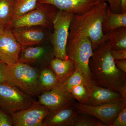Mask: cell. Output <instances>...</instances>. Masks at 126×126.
<instances>
[{
    "label": "cell",
    "mask_w": 126,
    "mask_h": 126,
    "mask_svg": "<svg viewBox=\"0 0 126 126\" xmlns=\"http://www.w3.org/2000/svg\"><path fill=\"white\" fill-rule=\"evenodd\" d=\"M89 95L86 104L91 106L117 102L124 100L119 93L98 85L94 82L89 84Z\"/></svg>",
    "instance_id": "5bb4252c"
},
{
    "label": "cell",
    "mask_w": 126,
    "mask_h": 126,
    "mask_svg": "<svg viewBox=\"0 0 126 126\" xmlns=\"http://www.w3.org/2000/svg\"><path fill=\"white\" fill-rule=\"evenodd\" d=\"M110 53L114 60L126 59V50L111 49Z\"/></svg>",
    "instance_id": "83f0119b"
},
{
    "label": "cell",
    "mask_w": 126,
    "mask_h": 126,
    "mask_svg": "<svg viewBox=\"0 0 126 126\" xmlns=\"http://www.w3.org/2000/svg\"><path fill=\"white\" fill-rule=\"evenodd\" d=\"M40 70L27 64L18 63L6 64L4 73L9 83L34 97L42 93L39 86Z\"/></svg>",
    "instance_id": "3957f363"
},
{
    "label": "cell",
    "mask_w": 126,
    "mask_h": 126,
    "mask_svg": "<svg viewBox=\"0 0 126 126\" xmlns=\"http://www.w3.org/2000/svg\"><path fill=\"white\" fill-rule=\"evenodd\" d=\"M108 5L101 0L89 10L74 15L70 23L68 38L85 36L89 39L93 50L108 40V34L103 32L102 25Z\"/></svg>",
    "instance_id": "7a4b0ae2"
},
{
    "label": "cell",
    "mask_w": 126,
    "mask_h": 126,
    "mask_svg": "<svg viewBox=\"0 0 126 126\" xmlns=\"http://www.w3.org/2000/svg\"><path fill=\"white\" fill-rule=\"evenodd\" d=\"M93 52L92 44L87 37L78 36L68 39L67 55L74 62L76 68L82 73L88 84L93 82L89 66Z\"/></svg>",
    "instance_id": "277c9868"
},
{
    "label": "cell",
    "mask_w": 126,
    "mask_h": 126,
    "mask_svg": "<svg viewBox=\"0 0 126 126\" xmlns=\"http://www.w3.org/2000/svg\"><path fill=\"white\" fill-rule=\"evenodd\" d=\"M15 0H0V24L11 29Z\"/></svg>",
    "instance_id": "44dd1931"
},
{
    "label": "cell",
    "mask_w": 126,
    "mask_h": 126,
    "mask_svg": "<svg viewBox=\"0 0 126 126\" xmlns=\"http://www.w3.org/2000/svg\"><path fill=\"white\" fill-rule=\"evenodd\" d=\"M49 67L60 83H63L76 69L75 64L72 60L69 58L63 60L55 57L50 61Z\"/></svg>",
    "instance_id": "e0dca14e"
},
{
    "label": "cell",
    "mask_w": 126,
    "mask_h": 126,
    "mask_svg": "<svg viewBox=\"0 0 126 126\" xmlns=\"http://www.w3.org/2000/svg\"><path fill=\"white\" fill-rule=\"evenodd\" d=\"M52 5L38 3L35 9L12 20L11 28L40 26L49 27L53 26V21L56 13Z\"/></svg>",
    "instance_id": "52a82bcc"
},
{
    "label": "cell",
    "mask_w": 126,
    "mask_h": 126,
    "mask_svg": "<svg viewBox=\"0 0 126 126\" xmlns=\"http://www.w3.org/2000/svg\"><path fill=\"white\" fill-rule=\"evenodd\" d=\"M21 47L11 29H5L0 35V60L7 65L18 63Z\"/></svg>",
    "instance_id": "7c38bea8"
},
{
    "label": "cell",
    "mask_w": 126,
    "mask_h": 126,
    "mask_svg": "<svg viewBox=\"0 0 126 126\" xmlns=\"http://www.w3.org/2000/svg\"><path fill=\"white\" fill-rule=\"evenodd\" d=\"M6 64L0 60V83H9V81L4 73V68Z\"/></svg>",
    "instance_id": "f1b7e54d"
},
{
    "label": "cell",
    "mask_w": 126,
    "mask_h": 126,
    "mask_svg": "<svg viewBox=\"0 0 126 126\" xmlns=\"http://www.w3.org/2000/svg\"><path fill=\"white\" fill-rule=\"evenodd\" d=\"M75 100L80 103L86 104L89 95L88 83L84 78L66 89Z\"/></svg>",
    "instance_id": "ffe728a7"
},
{
    "label": "cell",
    "mask_w": 126,
    "mask_h": 126,
    "mask_svg": "<svg viewBox=\"0 0 126 126\" xmlns=\"http://www.w3.org/2000/svg\"><path fill=\"white\" fill-rule=\"evenodd\" d=\"M0 126H13L11 115L0 107Z\"/></svg>",
    "instance_id": "484cf974"
},
{
    "label": "cell",
    "mask_w": 126,
    "mask_h": 126,
    "mask_svg": "<svg viewBox=\"0 0 126 126\" xmlns=\"http://www.w3.org/2000/svg\"><path fill=\"white\" fill-rule=\"evenodd\" d=\"M55 57L53 48L50 49L44 46L21 47L18 62L41 70L49 67L50 62Z\"/></svg>",
    "instance_id": "9c48e42d"
},
{
    "label": "cell",
    "mask_w": 126,
    "mask_h": 126,
    "mask_svg": "<svg viewBox=\"0 0 126 126\" xmlns=\"http://www.w3.org/2000/svg\"><path fill=\"white\" fill-rule=\"evenodd\" d=\"M60 83L49 67L40 70L38 77V84L41 92L52 90Z\"/></svg>",
    "instance_id": "d6986e66"
},
{
    "label": "cell",
    "mask_w": 126,
    "mask_h": 126,
    "mask_svg": "<svg viewBox=\"0 0 126 126\" xmlns=\"http://www.w3.org/2000/svg\"><path fill=\"white\" fill-rule=\"evenodd\" d=\"M38 101L47 107L50 112H54L73 104L75 99L65 89L63 83L54 88L43 92L37 97Z\"/></svg>",
    "instance_id": "8fae6325"
},
{
    "label": "cell",
    "mask_w": 126,
    "mask_h": 126,
    "mask_svg": "<svg viewBox=\"0 0 126 126\" xmlns=\"http://www.w3.org/2000/svg\"><path fill=\"white\" fill-rule=\"evenodd\" d=\"M101 0H38L41 4L52 5L60 10L74 15L83 14L92 9Z\"/></svg>",
    "instance_id": "4fadbf2b"
},
{
    "label": "cell",
    "mask_w": 126,
    "mask_h": 126,
    "mask_svg": "<svg viewBox=\"0 0 126 126\" xmlns=\"http://www.w3.org/2000/svg\"><path fill=\"white\" fill-rule=\"evenodd\" d=\"M74 126H108L96 118L87 114L77 113Z\"/></svg>",
    "instance_id": "cb8c5ba5"
},
{
    "label": "cell",
    "mask_w": 126,
    "mask_h": 126,
    "mask_svg": "<svg viewBox=\"0 0 126 126\" xmlns=\"http://www.w3.org/2000/svg\"><path fill=\"white\" fill-rule=\"evenodd\" d=\"M14 37L21 47L32 46L42 43L46 38L43 30L33 27L13 28Z\"/></svg>",
    "instance_id": "9a60e30c"
},
{
    "label": "cell",
    "mask_w": 126,
    "mask_h": 126,
    "mask_svg": "<svg viewBox=\"0 0 126 126\" xmlns=\"http://www.w3.org/2000/svg\"><path fill=\"white\" fill-rule=\"evenodd\" d=\"M111 49L108 39L93 50L89 69L94 83L117 92L126 100V73L116 67L110 53Z\"/></svg>",
    "instance_id": "6da1fadb"
},
{
    "label": "cell",
    "mask_w": 126,
    "mask_h": 126,
    "mask_svg": "<svg viewBox=\"0 0 126 126\" xmlns=\"http://www.w3.org/2000/svg\"><path fill=\"white\" fill-rule=\"evenodd\" d=\"M123 27H126V13H113L108 5L102 25L103 33L106 34L115 29Z\"/></svg>",
    "instance_id": "ac0fdd59"
},
{
    "label": "cell",
    "mask_w": 126,
    "mask_h": 126,
    "mask_svg": "<svg viewBox=\"0 0 126 126\" xmlns=\"http://www.w3.org/2000/svg\"><path fill=\"white\" fill-rule=\"evenodd\" d=\"M74 14L60 10L53 21L54 31L52 44L55 57L66 60L69 59L66 53L70 23Z\"/></svg>",
    "instance_id": "5b68a950"
},
{
    "label": "cell",
    "mask_w": 126,
    "mask_h": 126,
    "mask_svg": "<svg viewBox=\"0 0 126 126\" xmlns=\"http://www.w3.org/2000/svg\"><path fill=\"white\" fill-rule=\"evenodd\" d=\"M107 34L112 49L126 50V27L117 28Z\"/></svg>",
    "instance_id": "7402d4cb"
},
{
    "label": "cell",
    "mask_w": 126,
    "mask_h": 126,
    "mask_svg": "<svg viewBox=\"0 0 126 126\" xmlns=\"http://www.w3.org/2000/svg\"><path fill=\"white\" fill-rule=\"evenodd\" d=\"M116 67L123 72L126 73V59L114 60Z\"/></svg>",
    "instance_id": "f546056e"
},
{
    "label": "cell",
    "mask_w": 126,
    "mask_h": 126,
    "mask_svg": "<svg viewBox=\"0 0 126 126\" xmlns=\"http://www.w3.org/2000/svg\"><path fill=\"white\" fill-rule=\"evenodd\" d=\"M5 29L4 28L3 26H2L0 24V35L1 34L4 32Z\"/></svg>",
    "instance_id": "1f68e13d"
},
{
    "label": "cell",
    "mask_w": 126,
    "mask_h": 126,
    "mask_svg": "<svg viewBox=\"0 0 126 126\" xmlns=\"http://www.w3.org/2000/svg\"><path fill=\"white\" fill-rule=\"evenodd\" d=\"M77 114L73 105L49 112L43 121L44 126H74Z\"/></svg>",
    "instance_id": "2e32d148"
},
{
    "label": "cell",
    "mask_w": 126,
    "mask_h": 126,
    "mask_svg": "<svg viewBox=\"0 0 126 126\" xmlns=\"http://www.w3.org/2000/svg\"><path fill=\"white\" fill-rule=\"evenodd\" d=\"M49 112L47 107L36 100L29 107L11 115L13 126H44L43 120Z\"/></svg>",
    "instance_id": "30bf717a"
},
{
    "label": "cell",
    "mask_w": 126,
    "mask_h": 126,
    "mask_svg": "<svg viewBox=\"0 0 126 126\" xmlns=\"http://www.w3.org/2000/svg\"><path fill=\"white\" fill-rule=\"evenodd\" d=\"M38 1V0H15L12 15L13 20L35 9Z\"/></svg>",
    "instance_id": "603a6c76"
},
{
    "label": "cell",
    "mask_w": 126,
    "mask_h": 126,
    "mask_svg": "<svg viewBox=\"0 0 126 126\" xmlns=\"http://www.w3.org/2000/svg\"><path fill=\"white\" fill-rule=\"evenodd\" d=\"M77 113L91 115L101 121L108 126H111L113 121L123 109L126 107V101L91 106L75 102L73 104Z\"/></svg>",
    "instance_id": "ba28073f"
},
{
    "label": "cell",
    "mask_w": 126,
    "mask_h": 126,
    "mask_svg": "<svg viewBox=\"0 0 126 126\" xmlns=\"http://www.w3.org/2000/svg\"><path fill=\"white\" fill-rule=\"evenodd\" d=\"M121 13H126V0H121Z\"/></svg>",
    "instance_id": "4dcf8cb0"
},
{
    "label": "cell",
    "mask_w": 126,
    "mask_h": 126,
    "mask_svg": "<svg viewBox=\"0 0 126 126\" xmlns=\"http://www.w3.org/2000/svg\"><path fill=\"white\" fill-rule=\"evenodd\" d=\"M126 126V107L123 109L113 121L111 126Z\"/></svg>",
    "instance_id": "d4e9b609"
},
{
    "label": "cell",
    "mask_w": 126,
    "mask_h": 126,
    "mask_svg": "<svg viewBox=\"0 0 126 126\" xmlns=\"http://www.w3.org/2000/svg\"><path fill=\"white\" fill-rule=\"evenodd\" d=\"M34 97L14 85L0 83V107L11 115L31 106Z\"/></svg>",
    "instance_id": "8992f818"
},
{
    "label": "cell",
    "mask_w": 126,
    "mask_h": 126,
    "mask_svg": "<svg viewBox=\"0 0 126 126\" xmlns=\"http://www.w3.org/2000/svg\"><path fill=\"white\" fill-rule=\"evenodd\" d=\"M108 3L111 11L113 13H121V0H104Z\"/></svg>",
    "instance_id": "4316f807"
}]
</instances>
